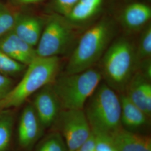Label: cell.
Returning <instances> with one entry per match:
<instances>
[{"mask_svg": "<svg viewBox=\"0 0 151 151\" xmlns=\"http://www.w3.org/2000/svg\"><path fill=\"white\" fill-rule=\"evenodd\" d=\"M139 70L132 78L124 93L149 117L151 114V84Z\"/></svg>", "mask_w": 151, "mask_h": 151, "instance_id": "cell-11", "label": "cell"}, {"mask_svg": "<svg viewBox=\"0 0 151 151\" xmlns=\"http://www.w3.org/2000/svg\"><path fill=\"white\" fill-rule=\"evenodd\" d=\"M43 0H12L13 2L17 5H27L37 4Z\"/></svg>", "mask_w": 151, "mask_h": 151, "instance_id": "cell-26", "label": "cell"}, {"mask_svg": "<svg viewBox=\"0 0 151 151\" xmlns=\"http://www.w3.org/2000/svg\"><path fill=\"white\" fill-rule=\"evenodd\" d=\"M27 66L22 80L1 102L0 109L18 107L34 93L52 83L58 75L60 59L37 56Z\"/></svg>", "mask_w": 151, "mask_h": 151, "instance_id": "cell-4", "label": "cell"}, {"mask_svg": "<svg viewBox=\"0 0 151 151\" xmlns=\"http://www.w3.org/2000/svg\"><path fill=\"white\" fill-rule=\"evenodd\" d=\"M0 50L26 66L37 57L35 48L19 38L13 31L0 39Z\"/></svg>", "mask_w": 151, "mask_h": 151, "instance_id": "cell-12", "label": "cell"}, {"mask_svg": "<svg viewBox=\"0 0 151 151\" xmlns=\"http://www.w3.org/2000/svg\"><path fill=\"white\" fill-rule=\"evenodd\" d=\"M0 105H1V102H0Z\"/></svg>", "mask_w": 151, "mask_h": 151, "instance_id": "cell-27", "label": "cell"}, {"mask_svg": "<svg viewBox=\"0 0 151 151\" xmlns=\"http://www.w3.org/2000/svg\"><path fill=\"white\" fill-rule=\"evenodd\" d=\"M117 32L115 22L104 17L78 40L65 68V74L81 72L93 67L102 58Z\"/></svg>", "mask_w": 151, "mask_h": 151, "instance_id": "cell-1", "label": "cell"}, {"mask_svg": "<svg viewBox=\"0 0 151 151\" xmlns=\"http://www.w3.org/2000/svg\"><path fill=\"white\" fill-rule=\"evenodd\" d=\"M44 128L32 104L27 105L22 112L18 127V141L22 148H30L40 137Z\"/></svg>", "mask_w": 151, "mask_h": 151, "instance_id": "cell-9", "label": "cell"}, {"mask_svg": "<svg viewBox=\"0 0 151 151\" xmlns=\"http://www.w3.org/2000/svg\"><path fill=\"white\" fill-rule=\"evenodd\" d=\"M95 138L96 151H114L109 137L95 135Z\"/></svg>", "mask_w": 151, "mask_h": 151, "instance_id": "cell-24", "label": "cell"}, {"mask_svg": "<svg viewBox=\"0 0 151 151\" xmlns=\"http://www.w3.org/2000/svg\"><path fill=\"white\" fill-rule=\"evenodd\" d=\"M37 151H68V150L62 135L59 132H55L42 140Z\"/></svg>", "mask_w": 151, "mask_h": 151, "instance_id": "cell-20", "label": "cell"}, {"mask_svg": "<svg viewBox=\"0 0 151 151\" xmlns=\"http://www.w3.org/2000/svg\"><path fill=\"white\" fill-rule=\"evenodd\" d=\"M32 105L44 129L55 123L62 110L52 83L37 91Z\"/></svg>", "mask_w": 151, "mask_h": 151, "instance_id": "cell-8", "label": "cell"}, {"mask_svg": "<svg viewBox=\"0 0 151 151\" xmlns=\"http://www.w3.org/2000/svg\"><path fill=\"white\" fill-rule=\"evenodd\" d=\"M14 87L13 81L9 76L0 73V102L7 96Z\"/></svg>", "mask_w": 151, "mask_h": 151, "instance_id": "cell-23", "label": "cell"}, {"mask_svg": "<svg viewBox=\"0 0 151 151\" xmlns=\"http://www.w3.org/2000/svg\"><path fill=\"white\" fill-rule=\"evenodd\" d=\"M102 79L100 70L93 67L81 72L57 76L52 85L62 110L83 109Z\"/></svg>", "mask_w": 151, "mask_h": 151, "instance_id": "cell-5", "label": "cell"}, {"mask_svg": "<svg viewBox=\"0 0 151 151\" xmlns=\"http://www.w3.org/2000/svg\"><path fill=\"white\" fill-rule=\"evenodd\" d=\"M26 65L12 59L0 50V73L7 76L15 75L20 73Z\"/></svg>", "mask_w": 151, "mask_h": 151, "instance_id": "cell-21", "label": "cell"}, {"mask_svg": "<svg viewBox=\"0 0 151 151\" xmlns=\"http://www.w3.org/2000/svg\"><path fill=\"white\" fill-rule=\"evenodd\" d=\"M14 122L12 111L9 109H0V151H7L10 148Z\"/></svg>", "mask_w": 151, "mask_h": 151, "instance_id": "cell-17", "label": "cell"}, {"mask_svg": "<svg viewBox=\"0 0 151 151\" xmlns=\"http://www.w3.org/2000/svg\"><path fill=\"white\" fill-rule=\"evenodd\" d=\"M100 60L99 70L105 83L115 91L124 93L138 70L135 44L125 37L115 39Z\"/></svg>", "mask_w": 151, "mask_h": 151, "instance_id": "cell-2", "label": "cell"}, {"mask_svg": "<svg viewBox=\"0 0 151 151\" xmlns=\"http://www.w3.org/2000/svg\"><path fill=\"white\" fill-rule=\"evenodd\" d=\"M119 97L121 104L122 127L132 132L144 127L149 117L132 103L124 93H121Z\"/></svg>", "mask_w": 151, "mask_h": 151, "instance_id": "cell-15", "label": "cell"}, {"mask_svg": "<svg viewBox=\"0 0 151 151\" xmlns=\"http://www.w3.org/2000/svg\"><path fill=\"white\" fill-rule=\"evenodd\" d=\"M45 23L43 19L38 16L19 12L12 31L19 38L35 48L43 32Z\"/></svg>", "mask_w": 151, "mask_h": 151, "instance_id": "cell-14", "label": "cell"}, {"mask_svg": "<svg viewBox=\"0 0 151 151\" xmlns=\"http://www.w3.org/2000/svg\"><path fill=\"white\" fill-rule=\"evenodd\" d=\"M151 19V7L135 2L124 7L120 15L119 22L126 32L132 34L141 32L149 24Z\"/></svg>", "mask_w": 151, "mask_h": 151, "instance_id": "cell-10", "label": "cell"}, {"mask_svg": "<svg viewBox=\"0 0 151 151\" xmlns=\"http://www.w3.org/2000/svg\"><path fill=\"white\" fill-rule=\"evenodd\" d=\"M80 0H53V7L55 13L67 16Z\"/></svg>", "mask_w": 151, "mask_h": 151, "instance_id": "cell-22", "label": "cell"}, {"mask_svg": "<svg viewBox=\"0 0 151 151\" xmlns=\"http://www.w3.org/2000/svg\"><path fill=\"white\" fill-rule=\"evenodd\" d=\"M103 2L104 0H80L66 17L77 26L95 16L100 10Z\"/></svg>", "mask_w": 151, "mask_h": 151, "instance_id": "cell-16", "label": "cell"}, {"mask_svg": "<svg viewBox=\"0 0 151 151\" xmlns=\"http://www.w3.org/2000/svg\"><path fill=\"white\" fill-rule=\"evenodd\" d=\"M77 37V28L66 17L57 13L46 20L35 47L38 57H59L72 48Z\"/></svg>", "mask_w": 151, "mask_h": 151, "instance_id": "cell-6", "label": "cell"}, {"mask_svg": "<svg viewBox=\"0 0 151 151\" xmlns=\"http://www.w3.org/2000/svg\"><path fill=\"white\" fill-rule=\"evenodd\" d=\"M19 12L0 1V39L12 31Z\"/></svg>", "mask_w": 151, "mask_h": 151, "instance_id": "cell-19", "label": "cell"}, {"mask_svg": "<svg viewBox=\"0 0 151 151\" xmlns=\"http://www.w3.org/2000/svg\"><path fill=\"white\" fill-rule=\"evenodd\" d=\"M114 151H151V138L122 127L109 136Z\"/></svg>", "mask_w": 151, "mask_h": 151, "instance_id": "cell-13", "label": "cell"}, {"mask_svg": "<svg viewBox=\"0 0 151 151\" xmlns=\"http://www.w3.org/2000/svg\"><path fill=\"white\" fill-rule=\"evenodd\" d=\"M56 123L68 151H76L91 133L83 109L62 110Z\"/></svg>", "mask_w": 151, "mask_h": 151, "instance_id": "cell-7", "label": "cell"}, {"mask_svg": "<svg viewBox=\"0 0 151 151\" xmlns=\"http://www.w3.org/2000/svg\"><path fill=\"white\" fill-rule=\"evenodd\" d=\"M84 108L87 121L95 135L109 137L122 127L119 96L105 82L99 85Z\"/></svg>", "mask_w": 151, "mask_h": 151, "instance_id": "cell-3", "label": "cell"}, {"mask_svg": "<svg viewBox=\"0 0 151 151\" xmlns=\"http://www.w3.org/2000/svg\"><path fill=\"white\" fill-rule=\"evenodd\" d=\"M138 69L141 63L151 58V25L148 24L141 31L138 42L135 45Z\"/></svg>", "mask_w": 151, "mask_h": 151, "instance_id": "cell-18", "label": "cell"}, {"mask_svg": "<svg viewBox=\"0 0 151 151\" xmlns=\"http://www.w3.org/2000/svg\"><path fill=\"white\" fill-rule=\"evenodd\" d=\"M75 151H96L95 138L92 132L88 139Z\"/></svg>", "mask_w": 151, "mask_h": 151, "instance_id": "cell-25", "label": "cell"}]
</instances>
